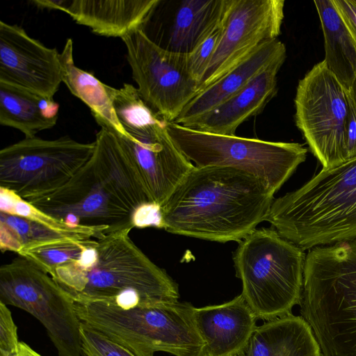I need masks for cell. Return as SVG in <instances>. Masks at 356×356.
Masks as SVG:
<instances>
[{
	"label": "cell",
	"mask_w": 356,
	"mask_h": 356,
	"mask_svg": "<svg viewBox=\"0 0 356 356\" xmlns=\"http://www.w3.org/2000/svg\"><path fill=\"white\" fill-rule=\"evenodd\" d=\"M275 193L244 170L195 166L160 207L161 227L207 241L240 242L266 220Z\"/></svg>",
	"instance_id": "obj_1"
},
{
	"label": "cell",
	"mask_w": 356,
	"mask_h": 356,
	"mask_svg": "<svg viewBox=\"0 0 356 356\" xmlns=\"http://www.w3.org/2000/svg\"><path fill=\"white\" fill-rule=\"evenodd\" d=\"M131 230L97 239L81 259L50 276L74 301L106 300L123 308L178 302L177 284L134 243Z\"/></svg>",
	"instance_id": "obj_2"
},
{
	"label": "cell",
	"mask_w": 356,
	"mask_h": 356,
	"mask_svg": "<svg viewBox=\"0 0 356 356\" xmlns=\"http://www.w3.org/2000/svg\"><path fill=\"white\" fill-rule=\"evenodd\" d=\"M266 220L304 250L356 238V157L274 200Z\"/></svg>",
	"instance_id": "obj_3"
},
{
	"label": "cell",
	"mask_w": 356,
	"mask_h": 356,
	"mask_svg": "<svg viewBox=\"0 0 356 356\" xmlns=\"http://www.w3.org/2000/svg\"><path fill=\"white\" fill-rule=\"evenodd\" d=\"M299 305L322 356H356V238L309 250Z\"/></svg>",
	"instance_id": "obj_4"
},
{
	"label": "cell",
	"mask_w": 356,
	"mask_h": 356,
	"mask_svg": "<svg viewBox=\"0 0 356 356\" xmlns=\"http://www.w3.org/2000/svg\"><path fill=\"white\" fill-rule=\"evenodd\" d=\"M74 305L81 322L136 356H154L160 351L204 355L205 344L194 323V307L188 302L123 308L106 300H79Z\"/></svg>",
	"instance_id": "obj_5"
},
{
	"label": "cell",
	"mask_w": 356,
	"mask_h": 356,
	"mask_svg": "<svg viewBox=\"0 0 356 356\" xmlns=\"http://www.w3.org/2000/svg\"><path fill=\"white\" fill-rule=\"evenodd\" d=\"M306 254L274 229H256L239 242L233 257L236 275L257 319L291 314L300 305Z\"/></svg>",
	"instance_id": "obj_6"
},
{
	"label": "cell",
	"mask_w": 356,
	"mask_h": 356,
	"mask_svg": "<svg viewBox=\"0 0 356 356\" xmlns=\"http://www.w3.org/2000/svg\"><path fill=\"white\" fill-rule=\"evenodd\" d=\"M166 127L175 146L195 166L244 170L275 192L307 158V148L298 143L211 134L175 122H167Z\"/></svg>",
	"instance_id": "obj_7"
},
{
	"label": "cell",
	"mask_w": 356,
	"mask_h": 356,
	"mask_svg": "<svg viewBox=\"0 0 356 356\" xmlns=\"http://www.w3.org/2000/svg\"><path fill=\"white\" fill-rule=\"evenodd\" d=\"M0 302L29 312L46 328L58 356H83L74 301L48 273L19 255L0 267Z\"/></svg>",
	"instance_id": "obj_8"
},
{
	"label": "cell",
	"mask_w": 356,
	"mask_h": 356,
	"mask_svg": "<svg viewBox=\"0 0 356 356\" xmlns=\"http://www.w3.org/2000/svg\"><path fill=\"white\" fill-rule=\"evenodd\" d=\"M95 142L65 136L24 139L0 151V188L26 201L47 195L68 182L90 160Z\"/></svg>",
	"instance_id": "obj_9"
},
{
	"label": "cell",
	"mask_w": 356,
	"mask_h": 356,
	"mask_svg": "<svg viewBox=\"0 0 356 356\" xmlns=\"http://www.w3.org/2000/svg\"><path fill=\"white\" fill-rule=\"evenodd\" d=\"M118 120L129 137H118L150 200L161 207L195 165L172 142L167 122L149 107L130 106Z\"/></svg>",
	"instance_id": "obj_10"
},
{
	"label": "cell",
	"mask_w": 356,
	"mask_h": 356,
	"mask_svg": "<svg viewBox=\"0 0 356 356\" xmlns=\"http://www.w3.org/2000/svg\"><path fill=\"white\" fill-rule=\"evenodd\" d=\"M294 103L296 124L323 168L346 162L345 131L349 93L324 60L299 81Z\"/></svg>",
	"instance_id": "obj_11"
},
{
	"label": "cell",
	"mask_w": 356,
	"mask_h": 356,
	"mask_svg": "<svg viewBox=\"0 0 356 356\" xmlns=\"http://www.w3.org/2000/svg\"><path fill=\"white\" fill-rule=\"evenodd\" d=\"M122 40L140 97L166 122H173L198 92L187 54L161 47L143 29Z\"/></svg>",
	"instance_id": "obj_12"
},
{
	"label": "cell",
	"mask_w": 356,
	"mask_h": 356,
	"mask_svg": "<svg viewBox=\"0 0 356 356\" xmlns=\"http://www.w3.org/2000/svg\"><path fill=\"white\" fill-rule=\"evenodd\" d=\"M28 202L72 227H104L109 234L134 227V211L108 182L92 156L62 187Z\"/></svg>",
	"instance_id": "obj_13"
},
{
	"label": "cell",
	"mask_w": 356,
	"mask_h": 356,
	"mask_svg": "<svg viewBox=\"0 0 356 356\" xmlns=\"http://www.w3.org/2000/svg\"><path fill=\"white\" fill-rule=\"evenodd\" d=\"M284 0H232L198 92L236 66L262 43L277 38L284 17Z\"/></svg>",
	"instance_id": "obj_14"
},
{
	"label": "cell",
	"mask_w": 356,
	"mask_h": 356,
	"mask_svg": "<svg viewBox=\"0 0 356 356\" xmlns=\"http://www.w3.org/2000/svg\"><path fill=\"white\" fill-rule=\"evenodd\" d=\"M59 55L22 27L0 22V82L53 98L62 82Z\"/></svg>",
	"instance_id": "obj_15"
},
{
	"label": "cell",
	"mask_w": 356,
	"mask_h": 356,
	"mask_svg": "<svg viewBox=\"0 0 356 356\" xmlns=\"http://www.w3.org/2000/svg\"><path fill=\"white\" fill-rule=\"evenodd\" d=\"M40 8L68 14L77 24L93 33L123 38L143 29L149 22L160 0H33Z\"/></svg>",
	"instance_id": "obj_16"
},
{
	"label": "cell",
	"mask_w": 356,
	"mask_h": 356,
	"mask_svg": "<svg viewBox=\"0 0 356 356\" xmlns=\"http://www.w3.org/2000/svg\"><path fill=\"white\" fill-rule=\"evenodd\" d=\"M193 316L205 344L203 356L237 355L257 327V318L241 294L221 305L193 307Z\"/></svg>",
	"instance_id": "obj_17"
},
{
	"label": "cell",
	"mask_w": 356,
	"mask_h": 356,
	"mask_svg": "<svg viewBox=\"0 0 356 356\" xmlns=\"http://www.w3.org/2000/svg\"><path fill=\"white\" fill-rule=\"evenodd\" d=\"M109 234L104 227H72L30 204L23 216L0 211V249L2 252L65 239H100Z\"/></svg>",
	"instance_id": "obj_18"
},
{
	"label": "cell",
	"mask_w": 356,
	"mask_h": 356,
	"mask_svg": "<svg viewBox=\"0 0 356 356\" xmlns=\"http://www.w3.org/2000/svg\"><path fill=\"white\" fill-rule=\"evenodd\" d=\"M286 57V47L277 38L262 43L236 66L200 91L173 122L189 127L241 90L261 71Z\"/></svg>",
	"instance_id": "obj_19"
},
{
	"label": "cell",
	"mask_w": 356,
	"mask_h": 356,
	"mask_svg": "<svg viewBox=\"0 0 356 356\" xmlns=\"http://www.w3.org/2000/svg\"><path fill=\"white\" fill-rule=\"evenodd\" d=\"M284 60H277L268 66L241 90L187 127L211 134L235 136L238 127L260 113L277 94V75Z\"/></svg>",
	"instance_id": "obj_20"
},
{
	"label": "cell",
	"mask_w": 356,
	"mask_h": 356,
	"mask_svg": "<svg viewBox=\"0 0 356 356\" xmlns=\"http://www.w3.org/2000/svg\"><path fill=\"white\" fill-rule=\"evenodd\" d=\"M237 356H322L310 325L293 314L257 326Z\"/></svg>",
	"instance_id": "obj_21"
},
{
	"label": "cell",
	"mask_w": 356,
	"mask_h": 356,
	"mask_svg": "<svg viewBox=\"0 0 356 356\" xmlns=\"http://www.w3.org/2000/svg\"><path fill=\"white\" fill-rule=\"evenodd\" d=\"M59 58L62 82L71 93L87 105L102 129L108 130L120 138H127L129 136L115 114L108 85L74 64L72 39L67 40Z\"/></svg>",
	"instance_id": "obj_22"
},
{
	"label": "cell",
	"mask_w": 356,
	"mask_h": 356,
	"mask_svg": "<svg viewBox=\"0 0 356 356\" xmlns=\"http://www.w3.org/2000/svg\"><path fill=\"white\" fill-rule=\"evenodd\" d=\"M59 105L54 98L0 82V124L33 138L57 122Z\"/></svg>",
	"instance_id": "obj_23"
},
{
	"label": "cell",
	"mask_w": 356,
	"mask_h": 356,
	"mask_svg": "<svg viewBox=\"0 0 356 356\" xmlns=\"http://www.w3.org/2000/svg\"><path fill=\"white\" fill-rule=\"evenodd\" d=\"M232 0H184L177 10L170 50L188 54L222 24Z\"/></svg>",
	"instance_id": "obj_24"
},
{
	"label": "cell",
	"mask_w": 356,
	"mask_h": 356,
	"mask_svg": "<svg viewBox=\"0 0 356 356\" xmlns=\"http://www.w3.org/2000/svg\"><path fill=\"white\" fill-rule=\"evenodd\" d=\"M324 37L326 67L342 86L350 91L356 78V44L333 0L314 1Z\"/></svg>",
	"instance_id": "obj_25"
},
{
	"label": "cell",
	"mask_w": 356,
	"mask_h": 356,
	"mask_svg": "<svg viewBox=\"0 0 356 356\" xmlns=\"http://www.w3.org/2000/svg\"><path fill=\"white\" fill-rule=\"evenodd\" d=\"M97 239H65L21 250L18 255L29 259L49 275L58 267L78 261Z\"/></svg>",
	"instance_id": "obj_26"
},
{
	"label": "cell",
	"mask_w": 356,
	"mask_h": 356,
	"mask_svg": "<svg viewBox=\"0 0 356 356\" xmlns=\"http://www.w3.org/2000/svg\"><path fill=\"white\" fill-rule=\"evenodd\" d=\"M80 334L83 356H136L124 346L82 322Z\"/></svg>",
	"instance_id": "obj_27"
},
{
	"label": "cell",
	"mask_w": 356,
	"mask_h": 356,
	"mask_svg": "<svg viewBox=\"0 0 356 356\" xmlns=\"http://www.w3.org/2000/svg\"><path fill=\"white\" fill-rule=\"evenodd\" d=\"M223 23L192 51L187 54L189 71L193 77L197 81L198 85L217 48L221 37Z\"/></svg>",
	"instance_id": "obj_28"
},
{
	"label": "cell",
	"mask_w": 356,
	"mask_h": 356,
	"mask_svg": "<svg viewBox=\"0 0 356 356\" xmlns=\"http://www.w3.org/2000/svg\"><path fill=\"white\" fill-rule=\"evenodd\" d=\"M17 328L7 305L0 302V356H13L17 350Z\"/></svg>",
	"instance_id": "obj_29"
},
{
	"label": "cell",
	"mask_w": 356,
	"mask_h": 356,
	"mask_svg": "<svg viewBox=\"0 0 356 356\" xmlns=\"http://www.w3.org/2000/svg\"><path fill=\"white\" fill-rule=\"evenodd\" d=\"M333 2L356 44V0H333Z\"/></svg>",
	"instance_id": "obj_30"
},
{
	"label": "cell",
	"mask_w": 356,
	"mask_h": 356,
	"mask_svg": "<svg viewBox=\"0 0 356 356\" xmlns=\"http://www.w3.org/2000/svg\"><path fill=\"white\" fill-rule=\"evenodd\" d=\"M345 139L346 153L348 161L356 157V109L350 95L349 113L346 126Z\"/></svg>",
	"instance_id": "obj_31"
},
{
	"label": "cell",
	"mask_w": 356,
	"mask_h": 356,
	"mask_svg": "<svg viewBox=\"0 0 356 356\" xmlns=\"http://www.w3.org/2000/svg\"><path fill=\"white\" fill-rule=\"evenodd\" d=\"M13 356H42L24 342L19 343L17 350Z\"/></svg>",
	"instance_id": "obj_32"
},
{
	"label": "cell",
	"mask_w": 356,
	"mask_h": 356,
	"mask_svg": "<svg viewBox=\"0 0 356 356\" xmlns=\"http://www.w3.org/2000/svg\"><path fill=\"white\" fill-rule=\"evenodd\" d=\"M350 97L356 109V78L352 85V87L349 91Z\"/></svg>",
	"instance_id": "obj_33"
},
{
	"label": "cell",
	"mask_w": 356,
	"mask_h": 356,
	"mask_svg": "<svg viewBox=\"0 0 356 356\" xmlns=\"http://www.w3.org/2000/svg\"><path fill=\"white\" fill-rule=\"evenodd\" d=\"M231 356H237V355H231Z\"/></svg>",
	"instance_id": "obj_34"
}]
</instances>
